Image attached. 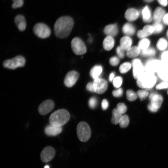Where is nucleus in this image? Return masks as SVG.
<instances>
[{"mask_svg":"<svg viewBox=\"0 0 168 168\" xmlns=\"http://www.w3.org/2000/svg\"><path fill=\"white\" fill-rule=\"evenodd\" d=\"M116 109L119 112L122 114L124 113L127 110L126 105L122 103H119L117 105Z\"/></svg>","mask_w":168,"mask_h":168,"instance_id":"37","label":"nucleus"},{"mask_svg":"<svg viewBox=\"0 0 168 168\" xmlns=\"http://www.w3.org/2000/svg\"><path fill=\"white\" fill-rule=\"evenodd\" d=\"M88 103L90 108L91 109L95 108L97 104L96 98L95 97H92L90 99Z\"/></svg>","mask_w":168,"mask_h":168,"instance_id":"41","label":"nucleus"},{"mask_svg":"<svg viewBox=\"0 0 168 168\" xmlns=\"http://www.w3.org/2000/svg\"><path fill=\"white\" fill-rule=\"evenodd\" d=\"M122 116V114L119 112L116 108H114L112 111V117L111 120V123L114 124L119 123Z\"/></svg>","mask_w":168,"mask_h":168,"instance_id":"30","label":"nucleus"},{"mask_svg":"<svg viewBox=\"0 0 168 168\" xmlns=\"http://www.w3.org/2000/svg\"><path fill=\"white\" fill-rule=\"evenodd\" d=\"M167 94H168V91H167Z\"/></svg>","mask_w":168,"mask_h":168,"instance_id":"57","label":"nucleus"},{"mask_svg":"<svg viewBox=\"0 0 168 168\" xmlns=\"http://www.w3.org/2000/svg\"><path fill=\"white\" fill-rule=\"evenodd\" d=\"M86 89L92 92H95L94 88L93 82H90L88 83L86 86Z\"/></svg>","mask_w":168,"mask_h":168,"instance_id":"48","label":"nucleus"},{"mask_svg":"<svg viewBox=\"0 0 168 168\" xmlns=\"http://www.w3.org/2000/svg\"><path fill=\"white\" fill-rule=\"evenodd\" d=\"M123 82L122 78L120 76H117L114 78L113 81V84L116 88H119Z\"/></svg>","mask_w":168,"mask_h":168,"instance_id":"36","label":"nucleus"},{"mask_svg":"<svg viewBox=\"0 0 168 168\" xmlns=\"http://www.w3.org/2000/svg\"><path fill=\"white\" fill-rule=\"evenodd\" d=\"M14 22L18 29L23 31L26 27V22L24 17L21 15H17L14 19Z\"/></svg>","mask_w":168,"mask_h":168,"instance_id":"20","label":"nucleus"},{"mask_svg":"<svg viewBox=\"0 0 168 168\" xmlns=\"http://www.w3.org/2000/svg\"><path fill=\"white\" fill-rule=\"evenodd\" d=\"M93 84L95 92L98 94H102L107 89V82L104 79L99 77L95 79Z\"/></svg>","mask_w":168,"mask_h":168,"instance_id":"10","label":"nucleus"},{"mask_svg":"<svg viewBox=\"0 0 168 168\" xmlns=\"http://www.w3.org/2000/svg\"><path fill=\"white\" fill-rule=\"evenodd\" d=\"M145 2H152L154 0H144Z\"/></svg>","mask_w":168,"mask_h":168,"instance_id":"54","label":"nucleus"},{"mask_svg":"<svg viewBox=\"0 0 168 168\" xmlns=\"http://www.w3.org/2000/svg\"><path fill=\"white\" fill-rule=\"evenodd\" d=\"M73 19L69 16H63L58 18L54 26L56 36L59 38L67 37L70 34L74 25Z\"/></svg>","mask_w":168,"mask_h":168,"instance_id":"1","label":"nucleus"},{"mask_svg":"<svg viewBox=\"0 0 168 168\" xmlns=\"http://www.w3.org/2000/svg\"><path fill=\"white\" fill-rule=\"evenodd\" d=\"M71 46L73 51L77 55H82L86 52V45L83 41L78 38L75 37L72 40Z\"/></svg>","mask_w":168,"mask_h":168,"instance_id":"9","label":"nucleus"},{"mask_svg":"<svg viewBox=\"0 0 168 168\" xmlns=\"http://www.w3.org/2000/svg\"><path fill=\"white\" fill-rule=\"evenodd\" d=\"M159 3L163 6H166L168 4L167 0H157Z\"/></svg>","mask_w":168,"mask_h":168,"instance_id":"51","label":"nucleus"},{"mask_svg":"<svg viewBox=\"0 0 168 168\" xmlns=\"http://www.w3.org/2000/svg\"><path fill=\"white\" fill-rule=\"evenodd\" d=\"M162 61L153 58L147 59L144 64L146 72L156 74L161 68Z\"/></svg>","mask_w":168,"mask_h":168,"instance_id":"6","label":"nucleus"},{"mask_svg":"<svg viewBox=\"0 0 168 168\" xmlns=\"http://www.w3.org/2000/svg\"><path fill=\"white\" fill-rule=\"evenodd\" d=\"M114 41L112 37L107 36L104 39L103 43L104 48L106 50H110L114 47Z\"/></svg>","mask_w":168,"mask_h":168,"instance_id":"26","label":"nucleus"},{"mask_svg":"<svg viewBox=\"0 0 168 168\" xmlns=\"http://www.w3.org/2000/svg\"><path fill=\"white\" fill-rule=\"evenodd\" d=\"M122 30L125 35L129 36L133 35L136 31L135 26L130 23H126L123 26Z\"/></svg>","mask_w":168,"mask_h":168,"instance_id":"21","label":"nucleus"},{"mask_svg":"<svg viewBox=\"0 0 168 168\" xmlns=\"http://www.w3.org/2000/svg\"><path fill=\"white\" fill-rule=\"evenodd\" d=\"M102 71V68L100 65H96L91 70L90 74L94 79L99 78Z\"/></svg>","mask_w":168,"mask_h":168,"instance_id":"28","label":"nucleus"},{"mask_svg":"<svg viewBox=\"0 0 168 168\" xmlns=\"http://www.w3.org/2000/svg\"><path fill=\"white\" fill-rule=\"evenodd\" d=\"M77 132V136L82 142H86L90 138L91 130L89 125L85 122H81L78 124Z\"/></svg>","mask_w":168,"mask_h":168,"instance_id":"4","label":"nucleus"},{"mask_svg":"<svg viewBox=\"0 0 168 168\" xmlns=\"http://www.w3.org/2000/svg\"><path fill=\"white\" fill-rule=\"evenodd\" d=\"M105 34L107 36L113 37L116 35L118 32V29L116 24L108 25L104 30Z\"/></svg>","mask_w":168,"mask_h":168,"instance_id":"19","label":"nucleus"},{"mask_svg":"<svg viewBox=\"0 0 168 168\" xmlns=\"http://www.w3.org/2000/svg\"><path fill=\"white\" fill-rule=\"evenodd\" d=\"M114 72H112L110 74L109 77V79L110 82H111L113 81L114 78Z\"/></svg>","mask_w":168,"mask_h":168,"instance_id":"52","label":"nucleus"},{"mask_svg":"<svg viewBox=\"0 0 168 168\" xmlns=\"http://www.w3.org/2000/svg\"><path fill=\"white\" fill-rule=\"evenodd\" d=\"M33 31L36 36L42 39L48 38L51 33V30L49 27L42 23L35 24L33 27Z\"/></svg>","mask_w":168,"mask_h":168,"instance_id":"7","label":"nucleus"},{"mask_svg":"<svg viewBox=\"0 0 168 168\" xmlns=\"http://www.w3.org/2000/svg\"><path fill=\"white\" fill-rule=\"evenodd\" d=\"M166 38L168 39V29L167 30L166 33Z\"/></svg>","mask_w":168,"mask_h":168,"instance_id":"55","label":"nucleus"},{"mask_svg":"<svg viewBox=\"0 0 168 168\" xmlns=\"http://www.w3.org/2000/svg\"><path fill=\"white\" fill-rule=\"evenodd\" d=\"M156 47L157 50L162 52L166 50L168 47V40L164 37L160 38L157 41Z\"/></svg>","mask_w":168,"mask_h":168,"instance_id":"23","label":"nucleus"},{"mask_svg":"<svg viewBox=\"0 0 168 168\" xmlns=\"http://www.w3.org/2000/svg\"><path fill=\"white\" fill-rule=\"evenodd\" d=\"M120 43L121 48L124 51H127L132 46L133 40L130 36L125 35L120 39Z\"/></svg>","mask_w":168,"mask_h":168,"instance_id":"18","label":"nucleus"},{"mask_svg":"<svg viewBox=\"0 0 168 168\" xmlns=\"http://www.w3.org/2000/svg\"><path fill=\"white\" fill-rule=\"evenodd\" d=\"M157 80V77L155 74L145 72L137 79L136 83L140 88L149 89L154 86Z\"/></svg>","mask_w":168,"mask_h":168,"instance_id":"3","label":"nucleus"},{"mask_svg":"<svg viewBox=\"0 0 168 168\" xmlns=\"http://www.w3.org/2000/svg\"><path fill=\"white\" fill-rule=\"evenodd\" d=\"M129 122V119L128 116L126 115H124L122 117L119 124L121 128H125L128 126Z\"/></svg>","mask_w":168,"mask_h":168,"instance_id":"35","label":"nucleus"},{"mask_svg":"<svg viewBox=\"0 0 168 168\" xmlns=\"http://www.w3.org/2000/svg\"><path fill=\"white\" fill-rule=\"evenodd\" d=\"M123 93V91L122 88H119L117 89L114 90L112 92L113 95L115 97H121Z\"/></svg>","mask_w":168,"mask_h":168,"instance_id":"45","label":"nucleus"},{"mask_svg":"<svg viewBox=\"0 0 168 168\" xmlns=\"http://www.w3.org/2000/svg\"><path fill=\"white\" fill-rule=\"evenodd\" d=\"M151 100V105L154 108L158 109L161 106L163 99L161 95L156 94Z\"/></svg>","mask_w":168,"mask_h":168,"instance_id":"24","label":"nucleus"},{"mask_svg":"<svg viewBox=\"0 0 168 168\" xmlns=\"http://www.w3.org/2000/svg\"><path fill=\"white\" fill-rule=\"evenodd\" d=\"M147 108L149 110H150V111L152 112H156L158 110V109H156L154 108V107H153L150 104L148 105L147 106Z\"/></svg>","mask_w":168,"mask_h":168,"instance_id":"50","label":"nucleus"},{"mask_svg":"<svg viewBox=\"0 0 168 168\" xmlns=\"http://www.w3.org/2000/svg\"><path fill=\"white\" fill-rule=\"evenodd\" d=\"M151 44L150 40L146 37L140 39L138 43V46L141 50H142L150 47Z\"/></svg>","mask_w":168,"mask_h":168,"instance_id":"29","label":"nucleus"},{"mask_svg":"<svg viewBox=\"0 0 168 168\" xmlns=\"http://www.w3.org/2000/svg\"><path fill=\"white\" fill-rule=\"evenodd\" d=\"M70 117L69 113L67 110L64 109H59L50 115L49 121L51 125L62 127L68 121Z\"/></svg>","mask_w":168,"mask_h":168,"instance_id":"2","label":"nucleus"},{"mask_svg":"<svg viewBox=\"0 0 168 168\" xmlns=\"http://www.w3.org/2000/svg\"><path fill=\"white\" fill-rule=\"evenodd\" d=\"M132 67L131 63L125 62L122 63L119 67V71L122 73H125L128 72Z\"/></svg>","mask_w":168,"mask_h":168,"instance_id":"31","label":"nucleus"},{"mask_svg":"<svg viewBox=\"0 0 168 168\" xmlns=\"http://www.w3.org/2000/svg\"><path fill=\"white\" fill-rule=\"evenodd\" d=\"M44 168H49V166L48 165H45Z\"/></svg>","mask_w":168,"mask_h":168,"instance_id":"56","label":"nucleus"},{"mask_svg":"<svg viewBox=\"0 0 168 168\" xmlns=\"http://www.w3.org/2000/svg\"><path fill=\"white\" fill-rule=\"evenodd\" d=\"M79 77V73L74 71L69 72L66 75L64 80V84L66 86L71 87L73 86Z\"/></svg>","mask_w":168,"mask_h":168,"instance_id":"12","label":"nucleus"},{"mask_svg":"<svg viewBox=\"0 0 168 168\" xmlns=\"http://www.w3.org/2000/svg\"><path fill=\"white\" fill-rule=\"evenodd\" d=\"M139 15V12L137 10L134 8H129L125 12L124 16L128 21H133L138 18Z\"/></svg>","mask_w":168,"mask_h":168,"instance_id":"16","label":"nucleus"},{"mask_svg":"<svg viewBox=\"0 0 168 168\" xmlns=\"http://www.w3.org/2000/svg\"><path fill=\"white\" fill-rule=\"evenodd\" d=\"M141 52V50L138 45L133 46L126 51V55L128 58H134L140 54Z\"/></svg>","mask_w":168,"mask_h":168,"instance_id":"22","label":"nucleus"},{"mask_svg":"<svg viewBox=\"0 0 168 168\" xmlns=\"http://www.w3.org/2000/svg\"><path fill=\"white\" fill-rule=\"evenodd\" d=\"M148 92L146 90H140L137 92V95L141 100L144 99L148 95Z\"/></svg>","mask_w":168,"mask_h":168,"instance_id":"38","label":"nucleus"},{"mask_svg":"<svg viewBox=\"0 0 168 168\" xmlns=\"http://www.w3.org/2000/svg\"><path fill=\"white\" fill-rule=\"evenodd\" d=\"M162 21L164 25L168 26V13L166 14L163 18Z\"/></svg>","mask_w":168,"mask_h":168,"instance_id":"49","label":"nucleus"},{"mask_svg":"<svg viewBox=\"0 0 168 168\" xmlns=\"http://www.w3.org/2000/svg\"><path fill=\"white\" fill-rule=\"evenodd\" d=\"M168 87V81H163L159 83L156 86V89L160 90L167 88Z\"/></svg>","mask_w":168,"mask_h":168,"instance_id":"42","label":"nucleus"},{"mask_svg":"<svg viewBox=\"0 0 168 168\" xmlns=\"http://www.w3.org/2000/svg\"><path fill=\"white\" fill-rule=\"evenodd\" d=\"M152 26L154 28V34H159L164 30V26L161 22H154Z\"/></svg>","mask_w":168,"mask_h":168,"instance_id":"32","label":"nucleus"},{"mask_svg":"<svg viewBox=\"0 0 168 168\" xmlns=\"http://www.w3.org/2000/svg\"><path fill=\"white\" fill-rule=\"evenodd\" d=\"M165 10L161 7H157L155 10L153 14L152 20L154 22H161L166 14Z\"/></svg>","mask_w":168,"mask_h":168,"instance_id":"17","label":"nucleus"},{"mask_svg":"<svg viewBox=\"0 0 168 168\" xmlns=\"http://www.w3.org/2000/svg\"><path fill=\"white\" fill-rule=\"evenodd\" d=\"M109 106L108 101L105 99H103L101 103V107L102 109L104 110H106Z\"/></svg>","mask_w":168,"mask_h":168,"instance_id":"47","label":"nucleus"},{"mask_svg":"<svg viewBox=\"0 0 168 168\" xmlns=\"http://www.w3.org/2000/svg\"><path fill=\"white\" fill-rule=\"evenodd\" d=\"M156 74L161 80L168 81V64L162 61L161 68Z\"/></svg>","mask_w":168,"mask_h":168,"instance_id":"14","label":"nucleus"},{"mask_svg":"<svg viewBox=\"0 0 168 168\" xmlns=\"http://www.w3.org/2000/svg\"><path fill=\"white\" fill-rule=\"evenodd\" d=\"M131 63L133 76L137 80L145 72L144 64L140 59L137 58L133 59Z\"/></svg>","mask_w":168,"mask_h":168,"instance_id":"8","label":"nucleus"},{"mask_svg":"<svg viewBox=\"0 0 168 168\" xmlns=\"http://www.w3.org/2000/svg\"><path fill=\"white\" fill-rule=\"evenodd\" d=\"M25 63L26 60L24 57L21 55H18L11 59L5 60L2 64L6 68L15 69L18 67H24Z\"/></svg>","mask_w":168,"mask_h":168,"instance_id":"5","label":"nucleus"},{"mask_svg":"<svg viewBox=\"0 0 168 168\" xmlns=\"http://www.w3.org/2000/svg\"><path fill=\"white\" fill-rule=\"evenodd\" d=\"M156 49L153 47H150L148 48L141 50L140 55L144 57L152 58L156 54Z\"/></svg>","mask_w":168,"mask_h":168,"instance_id":"27","label":"nucleus"},{"mask_svg":"<svg viewBox=\"0 0 168 168\" xmlns=\"http://www.w3.org/2000/svg\"><path fill=\"white\" fill-rule=\"evenodd\" d=\"M137 94L131 90H128L126 92L127 98L130 101L135 100L137 99Z\"/></svg>","mask_w":168,"mask_h":168,"instance_id":"34","label":"nucleus"},{"mask_svg":"<svg viewBox=\"0 0 168 168\" xmlns=\"http://www.w3.org/2000/svg\"><path fill=\"white\" fill-rule=\"evenodd\" d=\"M125 51L121 48L120 46L117 47L116 49L117 54L118 57L121 58H123L124 57Z\"/></svg>","mask_w":168,"mask_h":168,"instance_id":"44","label":"nucleus"},{"mask_svg":"<svg viewBox=\"0 0 168 168\" xmlns=\"http://www.w3.org/2000/svg\"><path fill=\"white\" fill-rule=\"evenodd\" d=\"M54 107V101L50 100H47L41 103L38 107V110L42 115H45L51 111Z\"/></svg>","mask_w":168,"mask_h":168,"instance_id":"11","label":"nucleus"},{"mask_svg":"<svg viewBox=\"0 0 168 168\" xmlns=\"http://www.w3.org/2000/svg\"><path fill=\"white\" fill-rule=\"evenodd\" d=\"M155 94H156L154 93H153L151 94L149 96L150 99L151 100Z\"/></svg>","mask_w":168,"mask_h":168,"instance_id":"53","label":"nucleus"},{"mask_svg":"<svg viewBox=\"0 0 168 168\" xmlns=\"http://www.w3.org/2000/svg\"><path fill=\"white\" fill-rule=\"evenodd\" d=\"M137 36L140 39L147 37L142 29L138 31L137 32Z\"/></svg>","mask_w":168,"mask_h":168,"instance_id":"46","label":"nucleus"},{"mask_svg":"<svg viewBox=\"0 0 168 168\" xmlns=\"http://www.w3.org/2000/svg\"><path fill=\"white\" fill-rule=\"evenodd\" d=\"M142 18L143 21L146 23H149L152 20V16L150 9L147 6H146L142 12Z\"/></svg>","mask_w":168,"mask_h":168,"instance_id":"25","label":"nucleus"},{"mask_svg":"<svg viewBox=\"0 0 168 168\" xmlns=\"http://www.w3.org/2000/svg\"><path fill=\"white\" fill-rule=\"evenodd\" d=\"M55 154V151L54 148L50 146L46 147L42 151L40 158L43 162H48L54 158Z\"/></svg>","mask_w":168,"mask_h":168,"instance_id":"13","label":"nucleus"},{"mask_svg":"<svg viewBox=\"0 0 168 168\" xmlns=\"http://www.w3.org/2000/svg\"><path fill=\"white\" fill-rule=\"evenodd\" d=\"M142 30L147 37L154 34V28L152 25H146L143 27Z\"/></svg>","mask_w":168,"mask_h":168,"instance_id":"33","label":"nucleus"},{"mask_svg":"<svg viewBox=\"0 0 168 168\" xmlns=\"http://www.w3.org/2000/svg\"><path fill=\"white\" fill-rule=\"evenodd\" d=\"M13 3L12 7L13 8L20 7H21L23 4V0H12Z\"/></svg>","mask_w":168,"mask_h":168,"instance_id":"40","label":"nucleus"},{"mask_svg":"<svg viewBox=\"0 0 168 168\" xmlns=\"http://www.w3.org/2000/svg\"><path fill=\"white\" fill-rule=\"evenodd\" d=\"M160 58L161 61L168 64V49L162 52Z\"/></svg>","mask_w":168,"mask_h":168,"instance_id":"39","label":"nucleus"},{"mask_svg":"<svg viewBox=\"0 0 168 168\" xmlns=\"http://www.w3.org/2000/svg\"><path fill=\"white\" fill-rule=\"evenodd\" d=\"M119 58L116 56H113L111 57L109 60L110 64L113 66H116L119 63Z\"/></svg>","mask_w":168,"mask_h":168,"instance_id":"43","label":"nucleus"},{"mask_svg":"<svg viewBox=\"0 0 168 168\" xmlns=\"http://www.w3.org/2000/svg\"><path fill=\"white\" fill-rule=\"evenodd\" d=\"M62 130V127L55 126L50 124L45 127L44 132L48 136H55L60 134Z\"/></svg>","mask_w":168,"mask_h":168,"instance_id":"15","label":"nucleus"}]
</instances>
